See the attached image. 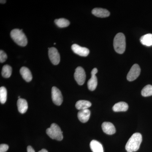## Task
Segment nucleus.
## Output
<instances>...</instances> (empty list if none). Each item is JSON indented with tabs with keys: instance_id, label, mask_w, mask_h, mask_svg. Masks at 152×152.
<instances>
[{
	"instance_id": "nucleus-1",
	"label": "nucleus",
	"mask_w": 152,
	"mask_h": 152,
	"mask_svg": "<svg viewBox=\"0 0 152 152\" xmlns=\"http://www.w3.org/2000/svg\"><path fill=\"white\" fill-rule=\"evenodd\" d=\"M142 138L141 134L136 133L130 138L126 145V150L128 152H136L140 148Z\"/></svg>"
},
{
	"instance_id": "nucleus-2",
	"label": "nucleus",
	"mask_w": 152,
	"mask_h": 152,
	"mask_svg": "<svg viewBox=\"0 0 152 152\" xmlns=\"http://www.w3.org/2000/svg\"><path fill=\"white\" fill-rule=\"evenodd\" d=\"M10 35L13 40L20 46L25 47L27 45V39L22 30L14 29L11 31Z\"/></svg>"
},
{
	"instance_id": "nucleus-3",
	"label": "nucleus",
	"mask_w": 152,
	"mask_h": 152,
	"mask_svg": "<svg viewBox=\"0 0 152 152\" xmlns=\"http://www.w3.org/2000/svg\"><path fill=\"white\" fill-rule=\"evenodd\" d=\"M113 46L115 51L119 54L124 53L126 50V37L123 33H118L115 36L113 41Z\"/></svg>"
},
{
	"instance_id": "nucleus-4",
	"label": "nucleus",
	"mask_w": 152,
	"mask_h": 152,
	"mask_svg": "<svg viewBox=\"0 0 152 152\" xmlns=\"http://www.w3.org/2000/svg\"><path fill=\"white\" fill-rule=\"evenodd\" d=\"M46 133L52 139L61 141L63 139V132L61 128L56 124H52L50 128L47 129Z\"/></svg>"
},
{
	"instance_id": "nucleus-5",
	"label": "nucleus",
	"mask_w": 152,
	"mask_h": 152,
	"mask_svg": "<svg viewBox=\"0 0 152 152\" xmlns=\"http://www.w3.org/2000/svg\"><path fill=\"white\" fill-rule=\"evenodd\" d=\"M74 77L78 84L82 86L84 84L86 80V74L84 69L82 67L76 68L74 74Z\"/></svg>"
},
{
	"instance_id": "nucleus-6",
	"label": "nucleus",
	"mask_w": 152,
	"mask_h": 152,
	"mask_svg": "<svg viewBox=\"0 0 152 152\" xmlns=\"http://www.w3.org/2000/svg\"><path fill=\"white\" fill-rule=\"evenodd\" d=\"M141 72V69L137 64H135L131 68L127 75V79L129 81H133L138 77Z\"/></svg>"
},
{
	"instance_id": "nucleus-7",
	"label": "nucleus",
	"mask_w": 152,
	"mask_h": 152,
	"mask_svg": "<svg viewBox=\"0 0 152 152\" xmlns=\"http://www.w3.org/2000/svg\"><path fill=\"white\" fill-rule=\"evenodd\" d=\"M52 98L53 102L56 105H61L62 103L63 98L61 92L56 87L52 88Z\"/></svg>"
},
{
	"instance_id": "nucleus-8",
	"label": "nucleus",
	"mask_w": 152,
	"mask_h": 152,
	"mask_svg": "<svg viewBox=\"0 0 152 152\" xmlns=\"http://www.w3.org/2000/svg\"><path fill=\"white\" fill-rule=\"evenodd\" d=\"M98 69L97 68H94L91 71V77L88 82V88L90 91H94L97 86V78L96 75Z\"/></svg>"
},
{
	"instance_id": "nucleus-9",
	"label": "nucleus",
	"mask_w": 152,
	"mask_h": 152,
	"mask_svg": "<svg viewBox=\"0 0 152 152\" xmlns=\"http://www.w3.org/2000/svg\"><path fill=\"white\" fill-rule=\"evenodd\" d=\"M49 58L52 64L55 65L58 64L60 61V56L56 48H48Z\"/></svg>"
},
{
	"instance_id": "nucleus-10",
	"label": "nucleus",
	"mask_w": 152,
	"mask_h": 152,
	"mask_svg": "<svg viewBox=\"0 0 152 152\" xmlns=\"http://www.w3.org/2000/svg\"><path fill=\"white\" fill-rule=\"evenodd\" d=\"M72 50L76 54L81 56L86 57L89 55V50L87 48L82 47L77 44H74L72 46Z\"/></svg>"
},
{
	"instance_id": "nucleus-11",
	"label": "nucleus",
	"mask_w": 152,
	"mask_h": 152,
	"mask_svg": "<svg viewBox=\"0 0 152 152\" xmlns=\"http://www.w3.org/2000/svg\"><path fill=\"white\" fill-rule=\"evenodd\" d=\"M92 13L98 18H107L110 15V12L106 9L96 8L93 9L92 11Z\"/></svg>"
},
{
	"instance_id": "nucleus-12",
	"label": "nucleus",
	"mask_w": 152,
	"mask_h": 152,
	"mask_svg": "<svg viewBox=\"0 0 152 152\" xmlns=\"http://www.w3.org/2000/svg\"><path fill=\"white\" fill-rule=\"evenodd\" d=\"M102 129L104 132L108 135H113L116 132V129L111 123L105 122L102 124Z\"/></svg>"
},
{
	"instance_id": "nucleus-13",
	"label": "nucleus",
	"mask_w": 152,
	"mask_h": 152,
	"mask_svg": "<svg viewBox=\"0 0 152 152\" xmlns=\"http://www.w3.org/2000/svg\"><path fill=\"white\" fill-rule=\"evenodd\" d=\"M91 112L88 109L81 110L78 113L77 117L79 120L83 123H86L89 119Z\"/></svg>"
},
{
	"instance_id": "nucleus-14",
	"label": "nucleus",
	"mask_w": 152,
	"mask_h": 152,
	"mask_svg": "<svg viewBox=\"0 0 152 152\" xmlns=\"http://www.w3.org/2000/svg\"><path fill=\"white\" fill-rule=\"evenodd\" d=\"M20 73L22 77L27 82H30L32 80L33 77L31 73L28 68L22 67L20 71Z\"/></svg>"
},
{
	"instance_id": "nucleus-15",
	"label": "nucleus",
	"mask_w": 152,
	"mask_h": 152,
	"mask_svg": "<svg viewBox=\"0 0 152 152\" xmlns=\"http://www.w3.org/2000/svg\"><path fill=\"white\" fill-rule=\"evenodd\" d=\"M18 110L20 113L24 114L27 111L28 104L26 100L23 99H19L17 102Z\"/></svg>"
},
{
	"instance_id": "nucleus-16",
	"label": "nucleus",
	"mask_w": 152,
	"mask_h": 152,
	"mask_svg": "<svg viewBox=\"0 0 152 152\" xmlns=\"http://www.w3.org/2000/svg\"><path fill=\"white\" fill-rule=\"evenodd\" d=\"M90 146L93 152H104L102 145L98 141L93 140L90 143Z\"/></svg>"
},
{
	"instance_id": "nucleus-17",
	"label": "nucleus",
	"mask_w": 152,
	"mask_h": 152,
	"mask_svg": "<svg viewBox=\"0 0 152 152\" xmlns=\"http://www.w3.org/2000/svg\"><path fill=\"white\" fill-rule=\"evenodd\" d=\"M129 106L125 102H120L115 104L113 107V110L114 112H126L128 110Z\"/></svg>"
},
{
	"instance_id": "nucleus-18",
	"label": "nucleus",
	"mask_w": 152,
	"mask_h": 152,
	"mask_svg": "<svg viewBox=\"0 0 152 152\" xmlns=\"http://www.w3.org/2000/svg\"><path fill=\"white\" fill-rule=\"evenodd\" d=\"M91 106V103L86 100H79L76 102L75 105L76 108L80 110L88 109Z\"/></svg>"
},
{
	"instance_id": "nucleus-19",
	"label": "nucleus",
	"mask_w": 152,
	"mask_h": 152,
	"mask_svg": "<svg viewBox=\"0 0 152 152\" xmlns=\"http://www.w3.org/2000/svg\"><path fill=\"white\" fill-rule=\"evenodd\" d=\"M141 43L144 45L150 47L152 46V34H148L142 36L140 39Z\"/></svg>"
},
{
	"instance_id": "nucleus-20",
	"label": "nucleus",
	"mask_w": 152,
	"mask_h": 152,
	"mask_svg": "<svg viewBox=\"0 0 152 152\" xmlns=\"http://www.w3.org/2000/svg\"><path fill=\"white\" fill-rule=\"evenodd\" d=\"M55 23L60 28H65L70 25V22L64 18L56 19L55 20Z\"/></svg>"
},
{
	"instance_id": "nucleus-21",
	"label": "nucleus",
	"mask_w": 152,
	"mask_h": 152,
	"mask_svg": "<svg viewBox=\"0 0 152 152\" xmlns=\"http://www.w3.org/2000/svg\"><path fill=\"white\" fill-rule=\"evenodd\" d=\"M12 73V68L10 66L6 65L3 67L2 70V75L4 78H9L10 77Z\"/></svg>"
},
{
	"instance_id": "nucleus-22",
	"label": "nucleus",
	"mask_w": 152,
	"mask_h": 152,
	"mask_svg": "<svg viewBox=\"0 0 152 152\" xmlns=\"http://www.w3.org/2000/svg\"><path fill=\"white\" fill-rule=\"evenodd\" d=\"M142 96L144 97H148L152 96V86L148 85L142 89L141 91Z\"/></svg>"
},
{
	"instance_id": "nucleus-23",
	"label": "nucleus",
	"mask_w": 152,
	"mask_h": 152,
	"mask_svg": "<svg viewBox=\"0 0 152 152\" xmlns=\"http://www.w3.org/2000/svg\"><path fill=\"white\" fill-rule=\"evenodd\" d=\"M7 99V90L4 87L0 88V102L4 104L6 102Z\"/></svg>"
},
{
	"instance_id": "nucleus-24",
	"label": "nucleus",
	"mask_w": 152,
	"mask_h": 152,
	"mask_svg": "<svg viewBox=\"0 0 152 152\" xmlns=\"http://www.w3.org/2000/svg\"><path fill=\"white\" fill-rule=\"evenodd\" d=\"M7 58V56L4 51L1 50L0 51V62L2 63L4 62Z\"/></svg>"
},
{
	"instance_id": "nucleus-25",
	"label": "nucleus",
	"mask_w": 152,
	"mask_h": 152,
	"mask_svg": "<svg viewBox=\"0 0 152 152\" xmlns=\"http://www.w3.org/2000/svg\"><path fill=\"white\" fill-rule=\"evenodd\" d=\"M9 148V146L7 144H1L0 145V152H7Z\"/></svg>"
},
{
	"instance_id": "nucleus-26",
	"label": "nucleus",
	"mask_w": 152,
	"mask_h": 152,
	"mask_svg": "<svg viewBox=\"0 0 152 152\" xmlns=\"http://www.w3.org/2000/svg\"><path fill=\"white\" fill-rule=\"evenodd\" d=\"M27 150V152H35L32 147L31 146H28Z\"/></svg>"
},
{
	"instance_id": "nucleus-27",
	"label": "nucleus",
	"mask_w": 152,
	"mask_h": 152,
	"mask_svg": "<svg viewBox=\"0 0 152 152\" xmlns=\"http://www.w3.org/2000/svg\"><path fill=\"white\" fill-rule=\"evenodd\" d=\"M38 152H48L47 150L45 149H42L41 150V151H39Z\"/></svg>"
},
{
	"instance_id": "nucleus-28",
	"label": "nucleus",
	"mask_w": 152,
	"mask_h": 152,
	"mask_svg": "<svg viewBox=\"0 0 152 152\" xmlns=\"http://www.w3.org/2000/svg\"><path fill=\"white\" fill-rule=\"evenodd\" d=\"M0 2H1V4H5L6 2V1H5V0H1Z\"/></svg>"
}]
</instances>
